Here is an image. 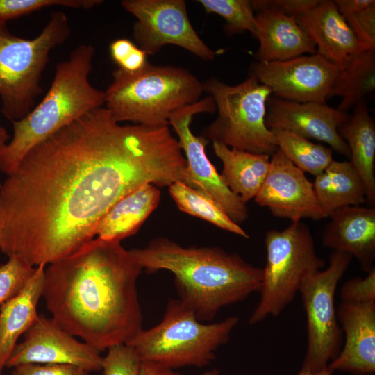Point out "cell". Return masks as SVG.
Returning a JSON list of instances; mask_svg holds the SVG:
<instances>
[{
  "instance_id": "15",
  "label": "cell",
  "mask_w": 375,
  "mask_h": 375,
  "mask_svg": "<svg viewBox=\"0 0 375 375\" xmlns=\"http://www.w3.org/2000/svg\"><path fill=\"white\" fill-rule=\"evenodd\" d=\"M254 201L267 208L274 216L291 222L327 217L313 183L279 149L271 156L268 173Z\"/></svg>"
},
{
  "instance_id": "33",
  "label": "cell",
  "mask_w": 375,
  "mask_h": 375,
  "mask_svg": "<svg viewBox=\"0 0 375 375\" xmlns=\"http://www.w3.org/2000/svg\"><path fill=\"white\" fill-rule=\"evenodd\" d=\"M110 55L118 68L135 72L142 69L148 62L147 53L127 38L113 40L109 46Z\"/></svg>"
},
{
  "instance_id": "41",
  "label": "cell",
  "mask_w": 375,
  "mask_h": 375,
  "mask_svg": "<svg viewBox=\"0 0 375 375\" xmlns=\"http://www.w3.org/2000/svg\"><path fill=\"white\" fill-rule=\"evenodd\" d=\"M10 138L6 130L0 126V148L7 143L8 140ZM1 185V184H0Z\"/></svg>"
},
{
  "instance_id": "38",
  "label": "cell",
  "mask_w": 375,
  "mask_h": 375,
  "mask_svg": "<svg viewBox=\"0 0 375 375\" xmlns=\"http://www.w3.org/2000/svg\"><path fill=\"white\" fill-rule=\"evenodd\" d=\"M333 1L342 15L356 12L375 4L374 0H335Z\"/></svg>"
},
{
  "instance_id": "24",
  "label": "cell",
  "mask_w": 375,
  "mask_h": 375,
  "mask_svg": "<svg viewBox=\"0 0 375 375\" xmlns=\"http://www.w3.org/2000/svg\"><path fill=\"white\" fill-rule=\"evenodd\" d=\"M223 164L221 176L228 188L246 203L254 199L268 173L270 156L230 148L212 142Z\"/></svg>"
},
{
  "instance_id": "5",
  "label": "cell",
  "mask_w": 375,
  "mask_h": 375,
  "mask_svg": "<svg viewBox=\"0 0 375 375\" xmlns=\"http://www.w3.org/2000/svg\"><path fill=\"white\" fill-rule=\"evenodd\" d=\"M105 92V108L118 123L169 126L176 110L200 100L203 83L188 69L149 62L140 70L112 72Z\"/></svg>"
},
{
  "instance_id": "4",
  "label": "cell",
  "mask_w": 375,
  "mask_h": 375,
  "mask_svg": "<svg viewBox=\"0 0 375 375\" xmlns=\"http://www.w3.org/2000/svg\"><path fill=\"white\" fill-rule=\"evenodd\" d=\"M94 47L82 44L56 64L42 100L22 119L13 121V135L0 148V172L12 173L27 152L86 112L105 105V92L90 83Z\"/></svg>"
},
{
  "instance_id": "40",
  "label": "cell",
  "mask_w": 375,
  "mask_h": 375,
  "mask_svg": "<svg viewBox=\"0 0 375 375\" xmlns=\"http://www.w3.org/2000/svg\"><path fill=\"white\" fill-rule=\"evenodd\" d=\"M333 371L327 366L322 370L316 372H299L298 375H332Z\"/></svg>"
},
{
  "instance_id": "1",
  "label": "cell",
  "mask_w": 375,
  "mask_h": 375,
  "mask_svg": "<svg viewBox=\"0 0 375 375\" xmlns=\"http://www.w3.org/2000/svg\"><path fill=\"white\" fill-rule=\"evenodd\" d=\"M187 178L169 126L121 125L104 106L93 109L31 148L0 185V251L49 265L94 239L126 195Z\"/></svg>"
},
{
  "instance_id": "3",
  "label": "cell",
  "mask_w": 375,
  "mask_h": 375,
  "mask_svg": "<svg viewBox=\"0 0 375 375\" xmlns=\"http://www.w3.org/2000/svg\"><path fill=\"white\" fill-rule=\"evenodd\" d=\"M128 251L146 272H172L180 300L201 322L212 320L221 308L245 300L262 286V268L219 247H185L158 237Z\"/></svg>"
},
{
  "instance_id": "18",
  "label": "cell",
  "mask_w": 375,
  "mask_h": 375,
  "mask_svg": "<svg viewBox=\"0 0 375 375\" xmlns=\"http://www.w3.org/2000/svg\"><path fill=\"white\" fill-rule=\"evenodd\" d=\"M322 233V244L355 257L362 271L374 268L375 208L345 206L333 211Z\"/></svg>"
},
{
  "instance_id": "28",
  "label": "cell",
  "mask_w": 375,
  "mask_h": 375,
  "mask_svg": "<svg viewBox=\"0 0 375 375\" xmlns=\"http://www.w3.org/2000/svg\"><path fill=\"white\" fill-rule=\"evenodd\" d=\"M271 130V129H270ZM279 149L296 167L316 176L333 160V150L289 131L273 129Z\"/></svg>"
},
{
  "instance_id": "10",
  "label": "cell",
  "mask_w": 375,
  "mask_h": 375,
  "mask_svg": "<svg viewBox=\"0 0 375 375\" xmlns=\"http://www.w3.org/2000/svg\"><path fill=\"white\" fill-rule=\"evenodd\" d=\"M352 258L349 253L333 251L328 267L309 277L299 292L306 314L308 333L307 351L299 372L322 370L340 352L342 331L337 318L335 294Z\"/></svg>"
},
{
  "instance_id": "16",
  "label": "cell",
  "mask_w": 375,
  "mask_h": 375,
  "mask_svg": "<svg viewBox=\"0 0 375 375\" xmlns=\"http://www.w3.org/2000/svg\"><path fill=\"white\" fill-rule=\"evenodd\" d=\"M349 115L326 103H300L270 96L265 124L271 130H286L309 140L324 142L338 153L350 157L349 149L338 131Z\"/></svg>"
},
{
  "instance_id": "12",
  "label": "cell",
  "mask_w": 375,
  "mask_h": 375,
  "mask_svg": "<svg viewBox=\"0 0 375 375\" xmlns=\"http://www.w3.org/2000/svg\"><path fill=\"white\" fill-rule=\"evenodd\" d=\"M215 101L211 96L174 112L169 118L170 125L178 135V141L187 161L188 185L197 188L212 197L226 215L240 225L249 217L247 203L225 184L222 176L206 153L208 140L195 135L190 129L194 115L214 112Z\"/></svg>"
},
{
  "instance_id": "43",
  "label": "cell",
  "mask_w": 375,
  "mask_h": 375,
  "mask_svg": "<svg viewBox=\"0 0 375 375\" xmlns=\"http://www.w3.org/2000/svg\"><path fill=\"white\" fill-rule=\"evenodd\" d=\"M0 231H1V223H0Z\"/></svg>"
},
{
  "instance_id": "22",
  "label": "cell",
  "mask_w": 375,
  "mask_h": 375,
  "mask_svg": "<svg viewBox=\"0 0 375 375\" xmlns=\"http://www.w3.org/2000/svg\"><path fill=\"white\" fill-rule=\"evenodd\" d=\"M350 151V162L362 179L366 202L375 205V124L364 100L353 108V113L338 128Z\"/></svg>"
},
{
  "instance_id": "11",
  "label": "cell",
  "mask_w": 375,
  "mask_h": 375,
  "mask_svg": "<svg viewBox=\"0 0 375 375\" xmlns=\"http://www.w3.org/2000/svg\"><path fill=\"white\" fill-rule=\"evenodd\" d=\"M122 7L136 18L133 26L135 42L147 54L164 46L185 49L203 60H212L217 52L199 36L188 17L184 0H123Z\"/></svg>"
},
{
  "instance_id": "27",
  "label": "cell",
  "mask_w": 375,
  "mask_h": 375,
  "mask_svg": "<svg viewBox=\"0 0 375 375\" xmlns=\"http://www.w3.org/2000/svg\"><path fill=\"white\" fill-rule=\"evenodd\" d=\"M169 192L181 211L202 219L224 231L244 238H249L247 232L203 191L177 181L169 186Z\"/></svg>"
},
{
  "instance_id": "42",
  "label": "cell",
  "mask_w": 375,
  "mask_h": 375,
  "mask_svg": "<svg viewBox=\"0 0 375 375\" xmlns=\"http://www.w3.org/2000/svg\"><path fill=\"white\" fill-rule=\"evenodd\" d=\"M201 375H219V372L217 369H212L203 373Z\"/></svg>"
},
{
  "instance_id": "6",
  "label": "cell",
  "mask_w": 375,
  "mask_h": 375,
  "mask_svg": "<svg viewBox=\"0 0 375 375\" xmlns=\"http://www.w3.org/2000/svg\"><path fill=\"white\" fill-rule=\"evenodd\" d=\"M239 319L231 316L210 324L199 321L192 310L180 299L169 300L161 322L142 330L127 344L142 361H151L172 369L203 367L215 358V351L228 343Z\"/></svg>"
},
{
  "instance_id": "26",
  "label": "cell",
  "mask_w": 375,
  "mask_h": 375,
  "mask_svg": "<svg viewBox=\"0 0 375 375\" xmlns=\"http://www.w3.org/2000/svg\"><path fill=\"white\" fill-rule=\"evenodd\" d=\"M375 89V50L360 49L339 72L328 99L342 98L337 109L348 112Z\"/></svg>"
},
{
  "instance_id": "14",
  "label": "cell",
  "mask_w": 375,
  "mask_h": 375,
  "mask_svg": "<svg viewBox=\"0 0 375 375\" xmlns=\"http://www.w3.org/2000/svg\"><path fill=\"white\" fill-rule=\"evenodd\" d=\"M69 364L88 372L102 370L100 351L81 342L62 329L52 318L39 315L15 346L6 367L22 364Z\"/></svg>"
},
{
  "instance_id": "17",
  "label": "cell",
  "mask_w": 375,
  "mask_h": 375,
  "mask_svg": "<svg viewBox=\"0 0 375 375\" xmlns=\"http://www.w3.org/2000/svg\"><path fill=\"white\" fill-rule=\"evenodd\" d=\"M344 333V347L328 367L354 375H372L375 372V301H342L336 310Z\"/></svg>"
},
{
  "instance_id": "29",
  "label": "cell",
  "mask_w": 375,
  "mask_h": 375,
  "mask_svg": "<svg viewBox=\"0 0 375 375\" xmlns=\"http://www.w3.org/2000/svg\"><path fill=\"white\" fill-rule=\"evenodd\" d=\"M208 13H215L224 21V30L228 36L249 31L255 34L256 13L250 0H199Z\"/></svg>"
},
{
  "instance_id": "21",
  "label": "cell",
  "mask_w": 375,
  "mask_h": 375,
  "mask_svg": "<svg viewBox=\"0 0 375 375\" xmlns=\"http://www.w3.org/2000/svg\"><path fill=\"white\" fill-rule=\"evenodd\" d=\"M45 265L35 270L23 290L0 306V375L10 358L18 338L38 317L37 306L42 297Z\"/></svg>"
},
{
  "instance_id": "13",
  "label": "cell",
  "mask_w": 375,
  "mask_h": 375,
  "mask_svg": "<svg viewBox=\"0 0 375 375\" xmlns=\"http://www.w3.org/2000/svg\"><path fill=\"white\" fill-rule=\"evenodd\" d=\"M342 68L315 53L283 61H256L250 65L249 76L269 88L276 98L326 103Z\"/></svg>"
},
{
  "instance_id": "8",
  "label": "cell",
  "mask_w": 375,
  "mask_h": 375,
  "mask_svg": "<svg viewBox=\"0 0 375 375\" xmlns=\"http://www.w3.org/2000/svg\"><path fill=\"white\" fill-rule=\"evenodd\" d=\"M215 101L217 116L201 136L230 148L272 156L278 150L275 135L265 124L272 92L251 76L231 85L216 78L203 83Z\"/></svg>"
},
{
  "instance_id": "36",
  "label": "cell",
  "mask_w": 375,
  "mask_h": 375,
  "mask_svg": "<svg viewBox=\"0 0 375 375\" xmlns=\"http://www.w3.org/2000/svg\"><path fill=\"white\" fill-rule=\"evenodd\" d=\"M320 0H252L255 12L272 10L291 18L316 6Z\"/></svg>"
},
{
  "instance_id": "9",
  "label": "cell",
  "mask_w": 375,
  "mask_h": 375,
  "mask_svg": "<svg viewBox=\"0 0 375 375\" xmlns=\"http://www.w3.org/2000/svg\"><path fill=\"white\" fill-rule=\"evenodd\" d=\"M266 261L259 302L249 323L278 316L294 299L304 282L325 266L316 252L309 227L301 221L283 230L272 229L265 237Z\"/></svg>"
},
{
  "instance_id": "7",
  "label": "cell",
  "mask_w": 375,
  "mask_h": 375,
  "mask_svg": "<svg viewBox=\"0 0 375 375\" xmlns=\"http://www.w3.org/2000/svg\"><path fill=\"white\" fill-rule=\"evenodd\" d=\"M71 35L67 15L51 13L40 33L33 39L13 35L6 23H0V99L1 111L11 122L24 117L43 92L42 73L50 52Z\"/></svg>"
},
{
  "instance_id": "2",
  "label": "cell",
  "mask_w": 375,
  "mask_h": 375,
  "mask_svg": "<svg viewBox=\"0 0 375 375\" xmlns=\"http://www.w3.org/2000/svg\"><path fill=\"white\" fill-rule=\"evenodd\" d=\"M140 265L121 241L94 238L49 264L42 297L52 319L100 352L142 330Z\"/></svg>"
},
{
  "instance_id": "19",
  "label": "cell",
  "mask_w": 375,
  "mask_h": 375,
  "mask_svg": "<svg viewBox=\"0 0 375 375\" xmlns=\"http://www.w3.org/2000/svg\"><path fill=\"white\" fill-rule=\"evenodd\" d=\"M295 20L315 44L316 53L337 65L343 67L362 49L333 1L320 0Z\"/></svg>"
},
{
  "instance_id": "37",
  "label": "cell",
  "mask_w": 375,
  "mask_h": 375,
  "mask_svg": "<svg viewBox=\"0 0 375 375\" xmlns=\"http://www.w3.org/2000/svg\"><path fill=\"white\" fill-rule=\"evenodd\" d=\"M14 368L12 375H90L84 369L69 364L28 363Z\"/></svg>"
},
{
  "instance_id": "20",
  "label": "cell",
  "mask_w": 375,
  "mask_h": 375,
  "mask_svg": "<svg viewBox=\"0 0 375 375\" xmlns=\"http://www.w3.org/2000/svg\"><path fill=\"white\" fill-rule=\"evenodd\" d=\"M255 13L253 37L259 42L256 61H283L317 53L315 44L294 18L272 10Z\"/></svg>"
},
{
  "instance_id": "31",
  "label": "cell",
  "mask_w": 375,
  "mask_h": 375,
  "mask_svg": "<svg viewBox=\"0 0 375 375\" xmlns=\"http://www.w3.org/2000/svg\"><path fill=\"white\" fill-rule=\"evenodd\" d=\"M33 267L17 256L0 265V306L19 294L35 272Z\"/></svg>"
},
{
  "instance_id": "39",
  "label": "cell",
  "mask_w": 375,
  "mask_h": 375,
  "mask_svg": "<svg viewBox=\"0 0 375 375\" xmlns=\"http://www.w3.org/2000/svg\"><path fill=\"white\" fill-rule=\"evenodd\" d=\"M139 375H181L174 369L165 367L160 364L142 361Z\"/></svg>"
},
{
  "instance_id": "25",
  "label": "cell",
  "mask_w": 375,
  "mask_h": 375,
  "mask_svg": "<svg viewBox=\"0 0 375 375\" xmlns=\"http://www.w3.org/2000/svg\"><path fill=\"white\" fill-rule=\"evenodd\" d=\"M312 183L327 217L337 209L366 203L364 182L350 161L333 160Z\"/></svg>"
},
{
  "instance_id": "23",
  "label": "cell",
  "mask_w": 375,
  "mask_h": 375,
  "mask_svg": "<svg viewBox=\"0 0 375 375\" xmlns=\"http://www.w3.org/2000/svg\"><path fill=\"white\" fill-rule=\"evenodd\" d=\"M158 187L147 183L119 199L104 215L95 229V236L118 240L133 235L156 210L160 201Z\"/></svg>"
},
{
  "instance_id": "34",
  "label": "cell",
  "mask_w": 375,
  "mask_h": 375,
  "mask_svg": "<svg viewBox=\"0 0 375 375\" xmlns=\"http://www.w3.org/2000/svg\"><path fill=\"white\" fill-rule=\"evenodd\" d=\"M362 49L375 50V4L342 15Z\"/></svg>"
},
{
  "instance_id": "30",
  "label": "cell",
  "mask_w": 375,
  "mask_h": 375,
  "mask_svg": "<svg viewBox=\"0 0 375 375\" xmlns=\"http://www.w3.org/2000/svg\"><path fill=\"white\" fill-rule=\"evenodd\" d=\"M102 3V0H0V23H6L47 7L89 10Z\"/></svg>"
},
{
  "instance_id": "32",
  "label": "cell",
  "mask_w": 375,
  "mask_h": 375,
  "mask_svg": "<svg viewBox=\"0 0 375 375\" xmlns=\"http://www.w3.org/2000/svg\"><path fill=\"white\" fill-rule=\"evenodd\" d=\"M142 362L133 347L117 344L108 349L102 370L103 375H139Z\"/></svg>"
},
{
  "instance_id": "35",
  "label": "cell",
  "mask_w": 375,
  "mask_h": 375,
  "mask_svg": "<svg viewBox=\"0 0 375 375\" xmlns=\"http://www.w3.org/2000/svg\"><path fill=\"white\" fill-rule=\"evenodd\" d=\"M343 302L367 303L375 301V269L365 278L355 277L347 281L340 290Z\"/></svg>"
}]
</instances>
